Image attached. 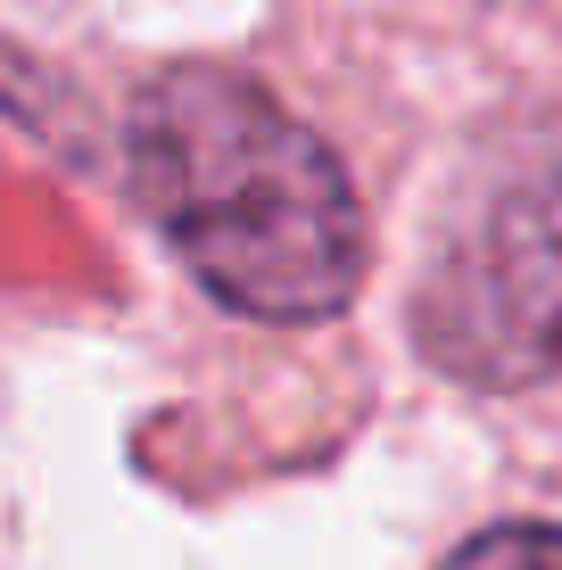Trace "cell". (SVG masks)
I'll list each match as a JSON object with an SVG mask.
<instances>
[{
	"mask_svg": "<svg viewBox=\"0 0 562 570\" xmlns=\"http://www.w3.org/2000/svg\"><path fill=\"white\" fill-rule=\"evenodd\" d=\"M414 347L463 389L562 372V166L496 183L447 232L414 289Z\"/></svg>",
	"mask_w": 562,
	"mask_h": 570,
	"instance_id": "obj_2",
	"label": "cell"
},
{
	"mask_svg": "<svg viewBox=\"0 0 562 570\" xmlns=\"http://www.w3.org/2000/svg\"><path fill=\"white\" fill-rule=\"evenodd\" d=\"M132 183L207 298L248 323H332L364 282V207L315 125L257 75L174 67L132 116Z\"/></svg>",
	"mask_w": 562,
	"mask_h": 570,
	"instance_id": "obj_1",
	"label": "cell"
},
{
	"mask_svg": "<svg viewBox=\"0 0 562 570\" xmlns=\"http://www.w3.org/2000/svg\"><path fill=\"white\" fill-rule=\"evenodd\" d=\"M438 570H562V529L554 521H496L472 546H455Z\"/></svg>",
	"mask_w": 562,
	"mask_h": 570,
	"instance_id": "obj_3",
	"label": "cell"
}]
</instances>
